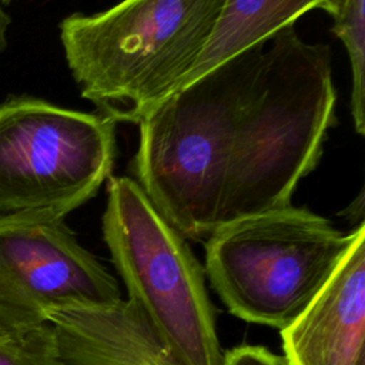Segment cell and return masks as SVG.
Masks as SVG:
<instances>
[{"label": "cell", "mask_w": 365, "mask_h": 365, "mask_svg": "<svg viewBox=\"0 0 365 365\" xmlns=\"http://www.w3.org/2000/svg\"><path fill=\"white\" fill-rule=\"evenodd\" d=\"M335 100L325 44L288 26L261 46L238 104L217 228L291 204L321 157Z\"/></svg>", "instance_id": "obj_1"}, {"label": "cell", "mask_w": 365, "mask_h": 365, "mask_svg": "<svg viewBox=\"0 0 365 365\" xmlns=\"http://www.w3.org/2000/svg\"><path fill=\"white\" fill-rule=\"evenodd\" d=\"M227 0H123L60 23L81 96L113 121L138 123L204 50Z\"/></svg>", "instance_id": "obj_2"}, {"label": "cell", "mask_w": 365, "mask_h": 365, "mask_svg": "<svg viewBox=\"0 0 365 365\" xmlns=\"http://www.w3.org/2000/svg\"><path fill=\"white\" fill-rule=\"evenodd\" d=\"M262 44L171 91L138 121L137 182L185 240L218 227L238 104Z\"/></svg>", "instance_id": "obj_3"}, {"label": "cell", "mask_w": 365, "mask_h": 365, "mask_svg": "<svg viewBox=\"0 0 365 365\" xmlns=\"http://www.w3.org/2000/svg\"><path fill=\"white\" fill-rule=\"evenodd\" d=\"M359 225L342 232L288 204L212 231L204 272L232 315L282 331L325 287Z\"/></svg>", "instance_id": "obj_4"}, {"label": "cell", "mask_w": 365, "mask_h": 365, "mask_svg": "<svg viewBox=\"0 0 365 365\" xmlns=\"http://www.w3.org/2000/svg\"><path fill=\"white\" fill-rule=\"evenodd\" d=\"M103 237L128 301L178 365H224L205 272L137 181L108 177Z\"/></svg>", "instance_id": "obj_5"}, {"label": "cell", "mask_w": 365, "mask_h": 365, "mask_svg": "<svg viewBox=\"0 0 365 365\" xmlns=\"http://www.w3.org/2000/svg\"><path fill=\"white\" fill-rule=\"evenodd\" d=\"M115 121L17 96L0 104V217L66 218L110 177Z\"/></svg>", "instance_id": "obj_6"}, {"label": "cell", "mask_w": 365, "mask_h": 365, "mask_svg": "<svg viewBox=\"0 0 365 365\" xmlns=\"http://www.w3.org/2000/svg\"><path fill=\"white\" fill-rule=\"evenodd\" d=\"M121 299L115 277L76 238L64 218L0 217V321L29 328L64 304Z\"/></svg>", "instance_id": "obj_7"}, {"label": "cell", "mask_w": 365, "mask_h": 365, "mask_svg": "<svg viewBox=\"0 0 365 365\" xmlns=\"http://www.w3.org/2000/svg\"><path fill=\"white\" fill-rule=\"evenodd\" d=\"M289 365H365V225L325 287L281 331Z\"/></svg>", "instance_id": "obj_8"}, {"label": "cell", "mask_w": 365, "mask_h": 365, "mask_svg": "<svg viewBox=\"0 0 365 365\" xmlns=\"http://www.w3.org/2000/svg\"><path fill=\"white\" fill-rule=\"evenodd\" d=\"M46 321L54 332L57 365H178L128 299L58 305L46 312Z\"/></svg>", "instance_id": "obj_9"}, {"label": "cell", "mask_w": 365, "mask_h": 365, "mask_svg": "<svg viewBox=\"0 0 365 365\" xmlns=\"http://www.w3.org/2000/svg\"><path fill=\"white\" fill-rule=\"evenodd\" d=\"M312 9H322V1L227 0L204 50L177 88L265 43Z\"/></svg>", "instance_id": "obj_10"}, {"label": "cell", "mask_w": 365, "mask_h": 365, "mask_svg": "<svg viewBox=\"0 0 365 365\" xmlns=\"http://www.w3.org/2000/svg\"><path fill=\"white\" fill-rule=\"evenodd\" d=\"M332 31L344 43L352 74L351 114L358 134L365 133V0H349L345 10L334 19Z\"/></svg>", "instance_id": "obj_11"}, {"label": "cell", "mask_w": 365, "mask_h": 365, "mask_svg": "<svg viewBox=\"0 0 365 365\" xmlns=\"http://www.w3.org/2000/svg\"><path fill=\"white\" fill-rule=\"evenodd\" d=\"M0 365H57L51 325L17 328L0 321Z\"/></svg>", "instance_id": "obj_12"}, {"label": "cell", "mask_w": 365, "mask_h": 365, "mask_svg": "<svg viewBox=\"0 0 365 365\" xmlns=\"http://www.w3.org/2000/svg\"><path fill=\"white\" fill-rule=\"evenodd\" d=\"M224 365H289L284 355H277L265 346L241 345L224 355Z\"/></svg>", "instance_id": "obj_13"}, {"label": "cell", "mask_w": 365, "mask_h": 365, "mask_svg": "<svg viewBox=\"0 0 365 365\" xmlns=\"http://www.w3.org/2000/svg\"><path fill=\"white\" fill-rule=\"evenodd\" d=\"M10 26V17L6 13L4 4L0 1V53L7 46V30Z\"/></svg>", "instance_id": "obj_14"}, {"label": "cell", "mask_w": 365, "mask_h": 365, "mask_svg": "<svg viewBox=\"0 0 365 365\" xmlns=\"http://www.w3.org/2000/svg\"><path fill=\"white\" fill-rule=\"evenodd\" d=\"M321 1H322V9L335 19L345 10L349 0H321Z\"/></svg>", "instance_id": "obj_15"}, {"label": "cell", "mask_w": 365, "mask_h": 365, "mask_svg": "<svg viewBox=\"0 0 365 365\" xmlns=\"http://www.w3.org/2000/svg\"><path fill=\"white\" fill-rule=\"evenodd\" d=\"M0 1H1V3H3V4H7V3H10V1H11V0H0Z\"/></svg>", "instance_id": "obj_16"}]
</instances>
